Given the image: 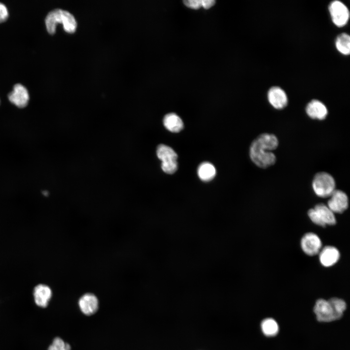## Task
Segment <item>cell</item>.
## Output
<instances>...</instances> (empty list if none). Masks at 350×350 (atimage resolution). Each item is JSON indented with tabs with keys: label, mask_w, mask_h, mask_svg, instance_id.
Returning <instances> with one entry per match:
<instances>
[{
	"label": "cell",
	"mask_w": 350,
	"mask_h": 350,
	"mask_svg": "<svg viewBox=\"0 0 350 350\" xmlns=\"http://www.w3.org/2000/svg\"><path fill=\"white\" fill-rule=\"evenodd\" d=\"M279 145L277 137L273 134L264 133L259 135L252 142L249 149L250 158L252 162L261 168L273 165L276 157L272 152Z\"/></svg>",
	"instance_id": "cell-1"
},
{
	"label": "cell",
	"mask_w": 350,
	"mask_h": 350,
	"mask_svg": "<svg viewBox=\"0 0 350 350\" xmlns=\"http://www.w3.org/2000/svg\"><path fill=\"white\" fill-rule=\"evenodd\" d=\"M346 307L345 301L337 298L328 300L319 299L315 303L314 311L318 321L328 322L340 318Z\"/></svg>",
	"instance_id": "cell-2"
},
{
	"label": "cell",
	"mask_w": 350,
	"mask_h": 350,
	"mask_svg": "<svg viewBox=\"0 0 350 350\" xmlns=\"http://www.w3.org/2000/svg\"><path fill=\"white\" fill-rule=\"evenodd\" d=\"M61 22L65 31L74 32L77 27V22L73 15L68 11L61 9H55L50 11L45 18V24L48 31L53 34L55 31L56 24Z\"/></svg>",
	"instance_id": "cell-3"
},
{
	"label": "cell",
	"mask_w": 350,
	"mask_h": 350,
	"mask_svg": "<svg viewBox=\"0 0 350 350\" xmlns=\"http://www.w3.org/2000/svg\"><path fill=\"white\" fill-rule=\"evenodd\" d=\"M312 188L318 196L322 198L328 197L335 190V181L329 173L320 172L316 173L313 178Z\"/></svg>",
	"instance_id": "cell-4"
},
{
	"label": "cell",
	"mask_w": 350,
	"mask_h": 350,
	"mask_svg": "<svg viewBox=\"0 0 350 350\" xmlns=\"http://www.w3.org/2000/svg\"><path fill=\"white\" fill-rule=\"evenodd\" d=\"M308 214L313 223L321 227L333 225L336 223L334 213L324 204H318L310 209Z\"/></svg>",
	"instance_id": "cell-5"
},
{
	"label": "cell",
	"mask_w": 350,
	"mask_h": 350,
	"mask_svg": "<svg viewBox=\"0 0 350 350\" xmlns=\"http://www.w3.org/2000/svg\"><path fill=\"white\" fill-rule=\"evenodd\" d=\"M157 155L162 161L161 168L167 174L174 173L177 169V155L171 147L159 144L157 149Z\"/></svg>",
	"instance_id": "cell-6"
},
{
	"label": "cell",
	"mask_w": 350,
	"mask_h": 350,
	"mask_svg": "<svg viewBox=\"0 0 350 350\" xmlns=\"http://www.w3.org/2000/svg\"><path fill=\"white\" fill-rule=\"evenodd\" d=\"M329 11L332 22L336 26L341 27L347 23L350 17L349 11L341 1H332L329 5Z\"/></svg>",
	"instance_id": "cell-7"
},
{
	"label": "cell",
	"mask_w": 350,
	"mask_h": 350,
	"mask_svg": "<svg viewBox=\"0 0 350 350\" xmlns=\"http://www.w3.org/2000/svg\"><path fill=\"white\" fill-rule=\"evenodd\" d=\"M329 197L327 206L333 213H342L348 208V197L343 191L335 190Z\"/></svg>",
	"instance_id": "cell-8"
},
{
	"label": "cell",
	"mask_w": 350,
	"mask_h": 350,
	"mask_svg": "<svg viewBox=\"0 0 350 350\" xmlns=\"http://www.w3.org/2000/svg\"><path fill=\"white\" fill-rule=\"evenodd\" d=\"M78 304L81 311L84 315H91L98 309L99 299L94 294L87 292L81 295L78 299Z\"/></svg>",
	"instance_id": "cell-9"
},
{
	"label": "cell",
	"mask_w": 350,
	"mask_h": 350,
	"mask_svg": "<svg viewBox=\"0 0 350 350\" xmlns=\"http://www.w3.org/2000/svg\"><path fill=\"white\" fill-rule=\"evenodd\" d=\"M301 246L303 251L309 256L318 253L322 247L319 237L315 233L309 232L305 234L301 240Z\"/></svg>",
	"instance_id": "cell-10"
},
{
	"label": "cell",
	"mask_w": 350,
	"mask_h": 350,
	"mask_svg": "<svg viewBox=\"0 0 350 350\" xmlns=\"http://www.w3.org/2000/svg\"><path fill=\"white\" fill-rule=\"evenodd\" d=\"M270 104L275 109H282L288 104V97L285 92L279 87H271L267 93Z\"/></svg>",
	"instance_id": "cell-11"
},
{
	"label": "cell",
	"mask_w": 350,
	"mask_h": 350,
	"mask_svg": "<svg viewBox=\"0 0 350 350\" xmlns=\"http://www.w3.org/2000/svg\"><path fill=\"white\" fill-rule=\"evenodd\" d=\"M305 111L309 117L314 120H325L328 114L326 106L321 101L314 99L308 103Z\"/></svg>",
	"instance_id": "cell-12"
},
{
	"label": "cell",
	"mask_w": 350,
	"mask_h": 350,
	"mask_svg": "<svg viewBox=\"0 0 350 350\" xmlns=\"http://www.w3.org/2000/svg\"><path fill=\"white\" fill-rule=\"evenodd\" d=\"M10 101L18 107H24L28 104L29 95L27 88L20 84L14 85L13 90L8 94Z\"/></svg>",
	"instance_id": "cell-13"
},
{
	"label": "cell",
	"mask_w": 350,
	"mask_h": 350,
	"mask_svg": "<svg viewBox=\"0 0 350 350\" xmlns=\"http://www.w3.org/2000/svg\"><path fill=\"white\" fill-rule=\"evenodd\" d=\"M33 295L36 304L40 307H46L52 297L51 288L45 284H38L34 290Z\"/></svg>",
	"instance_id": "cell-14"
},
{
	"label": "cell",
	"mask_w": 350,
	"mask_h": 350,
	"mask_svg": "<svg viewBox=\"0 0 350 350\" xmlns=\"http://www.w3.org/2000/svg\"><path fill=\"white\" fill-rule=\"evenodd\" d=\"M340 257L339 252L334 246H326L319 252V260L321 263L325 267L334 264Z\"/></svg>",
	"instance_id": "cell-15"
},
{
	"label": "cell",
	"mask_w": 350,
	"mask_h": 350,
	"mask_svg": "<svg viewBox=\"0 0 350 350\" xmlns=\"http://www.w3.org/2000/svg\"><path fill=\"white\" fill-rule=\"evenodd\" d=\"M163 124L166 129L172 132H178L183 128L182 120L174 113H169L164 116Z\"/></svg>",
	"instance_id": "cell-16"
},
{
	"label": "cell",
	"mask_w": 350,
	"mask_h": 350,
	"mask_svg": "<svg viewBox=\"0 0 350 350\" xmlns=\"http://www.w3.org/2000/svg\"><path fill=\"white\" fill-rule=\"evenodd\" d=\"M199 177L204 181H209L215 175L216 170L214 166L210 163L205 162L199 166L197 170Z\"/></svg>",
	"instance_id": "cell-17"
},
{
	"label": "cell",
	"mask_w": 350,
	"mask_h": 350,
	"mask_svg": "<svg viewBox=\"0 0 350 350\" xmlns=\"http://www.w3.org/2000/svg\"><path fill=\"white\" fill-rule=\"evenodd\" d=\"M335 47L339 52L344 55L350 52V37L346 33L339 35L336 38Z\"/></svg>",
	"instance_id": "cell-18"
},
{
	"label": "cell",
	"mask_w": 350,
	"mask_h": 350,
	"mask_svg": "<svg viewBox=\"0 0 350 350\" xmlns=\"http://www.w3.org/2000/svg\"><path fill=\"white\" fill-rule=\"evenodd\" d=\"M263 334L267 336L276 335L279 332V326L275 320L271 318L263 319L261 324Z\"/></svg>",
	"instance_id": "cell-19"
},
{
	"label": "cell",
	"mask_w": 350,
	"mask_h": 350,
	"mask_svg": "<svg viewBox=\"0 0 350 350\" xmlns=\"http://www.w3.org/2000/svg\"><path fill=\"white\" fill-rule=\"evenodd\" d=\"M48 350H70V345L61 338H55Z\"/></svg>",
	"instance_id": "cell-20"
},
{
	"label": "cell",
	"mask_w": 350,
	"mask_h": 350,
	"mask_svg": "<svg viewBox=\"0 0 350 350\" xmlns=\"http://www.w3.org/2000/svg\"><path fill=\"white\" fill-rule=\"evenodd\" d=\"M183 2L187 6L193 9H198L202 6V0H186Z\"/></svg>",
	"instance_id": "cell-21"
},
{
	"label": "cell",
	"mask_w": 350,
	"mask_h": 350,
	"mask_svg": "<svg viewBox=\"0 0 350 350\" xmlns=\"http://www.w3.org/2000/svg\"><path fill=\"white\" fill-rule=\"evenodd\" d=\"M8 16V12L6 6L0 2V22L5 20Z\"/></svg>",
	"instance_id": "cell-22"
},
{
	"label": "cell",
	"mask_w": 350,
	"mask_h": 350,
	"mask_svg": "<svg viewBox=\"0 0 350 350\" xmlns=\"http://www.w3.org/2000/svg\"><path fill=\"white\" fill-rule=\"evenodd\" d=\"M215 3L213 0H202V6L205 9L211 7Z\"/></svg>",
	"instance_id": "cell-23"
},
{
	"label": "cell",
	"mask_w": 350,
	"mask_h": 350,
	"mask_svg": "<svg viewBox=\"0 0 350 350\" xmlns=\"http://www.w3.org/2000/svg\"><path fill=\"white\" fill-rule=\"evenodd\" d=\"M43 194L45 195H46V196H47V195L48 194V192H47V191H44V192H43Z\"/></svg>",
	"instance_id": "cell-24"
}]
</instances>
